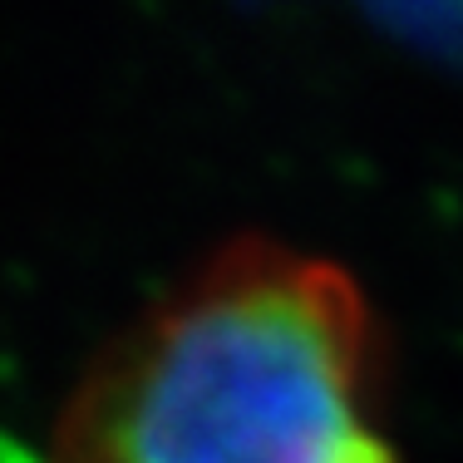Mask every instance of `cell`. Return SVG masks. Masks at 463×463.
Instances as JSON below:
<instances>
[{
	"instance_id": "2",
	"label": "cell",
	"mask_w": 463,
	"mask_h": 463,
	"mask_svg": "<svg viewBox=\"0 0 463 463\" xmlns=\"http://www.w3.org/2000/svg\"><path fill=\"white\" fill-rule=\"evenodd\" d=\"M424 30H434L444 50L463 54V10H454V15H439V10H434V15H424Z\"/></svg>"
},
{
	"instance_id": "3",
	"label": "cell",
	"mask_w": 463,
	"mask_h": 463,
	"mask_svg": "<svg viewBox=\"0 0 463 463\" xmlns=\"http://www.w3.org/2000/svg\"><path fill=\"white\" fill-rule=\"evenodd\" d=\"M0 463H45V458L20 449V444H10V439H0Z\"/></svg>"
},
{
	"instance_id": "1",
	"label": "cell",
	"mask_w": 463,
	"mask_h": 463,
	"mask_svg": "<svg viewBox=\"0 0 463 463\" xmlns=\"http://www.w3.org/2000/svg\"><path fill=\"white\" fill-rule=\"evenodd\" d=\"M380 394L355 281L247 241L99 360L45 463H394Z\"/></svg>"
}]
</instances>
